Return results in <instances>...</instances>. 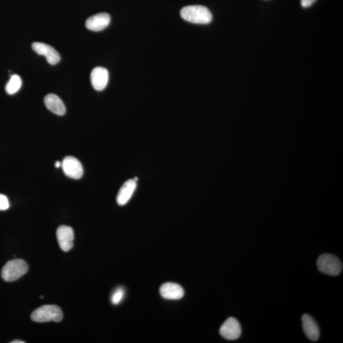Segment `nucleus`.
Here are the masks:
<instances>
[{"instance_id":"nucleus-1","label":"nucleus","mask_w":343,"mask_h":343,"mask_svg":"<svg viewBox=\"0 0 343 343\" xmlns=\"http://www.w3.org/2000/svg\"><path fill=\"white\" fill-rule=\"evenodd\" d=\"M181 16L184 20L197 25H207L213 20V15L207 7L190 6L181 9Z\"/></svg>"},{"instance_id":"nucleus-2","label":"nucleus","mask_w":343,"mask_h":343,"mask_svg":"<svg viewBox=\"0 0 343 343\" xmlns=\"http://www.w3.org/2000/svg\"><path fill=\"white\" fill-rule=\"evenodd\" d=\"M63 318V311L56 305H44L36 309L31 315V318L33 321L39 323L49 322L51 321L59 322Z\"/></svg>"},{"instance_id":"nucleus-3","label":"nucleus","mask_w":343,"mask_h":343,"mask_svg":"<svg viewBox=\"0 0 343 343\" xmlns=\"http://www.w3.org/2000/svg\"><path fill=\"white\" fill-rule=\"evenodd\" d=\"M28 264L23 259H13L7 263L2 270V278L6 282H13L25 275Z\"/></svg>"},{"instance_id":"nucleus-4","label":"nucleus","mask_w":343,"mask_h":343,"mask_svg":"<svg viewBox=\"0 0 343 343\" xmlns=\"http://www.w3.org/2000/svg\"><path fill=\"white\" fill-rule=\"evenodd\" d=\"M317 267L320 272L328 275H339L342 270L340 259L334 255L323 254L318 257Z\"/></svg>"},{"instance_id":"nucleus-5","label":"nucleus","mask_w":343,"mask_h":343,"mask_svg":"<svg viewBox=\"0 0 343 343\" xmlns=\"http://www.w3.org/2000/svg\"><path fill=\"white\" fill-rule=\"evenodd\" d=\"M62 168L67 177L79 180L83 175V168L81 162L73 156H66L62 162Z\"/></svg>"},{"instance_id":"nucleus-6","label":"nucleus","mask_w":343,"mask_h":343,"mask_svg":"<svg viewBox=\"0 0 343 343\" xmlns=\"http://www.w3.org/2000/svg\"><path fill=\"white\" fill-rule=\"evenodd\" d=\"M219 332L221 336L228 340H236L241 335V325L237 319L233 317L229 318L221 325Z\"/></svg>"},{"instance_id":"nucleus-7","label":"nucleus","mask_w":343,"mask_h":343,"mask_svg":"<svg viewBox=\"0 0 343 343\" xmlns=\"http://www.w3.org/2000/svg\"><path fill=\"white\" fill-rule=\"evenodd\" d=\"M32 49L36 53L45 56L48 63L51 65H55L61 61L60 54L51 45L45 43L35 42L32 44Z\"/></svg>"},{"instance_id":"nucleus-8","label":"nucleus","mask_w":343,"mask_h":343,"mask_svg":"<svg viewBox=\"0 0 343 343\" xmlns=\"http://www.w3.org/2000/svg\"><path fill=\"white\" fill-rule=\"evenodd\" d=\"M57 238L59 246L64 252L70 251L73 247L74 231L70 226H61L57 230Z\"/></svg>"},{"instance_id":"nucleus-9","label":"nucleus","mask_w":343,"mask_h":343,"mask_svg":"<svg viewBox=\"0 0 343 343\" xmlns=\"http://www.w3.org/2000/svg\"><path fill=\"white\" fill-rule=\"evenodd\" d=\"M110 22V16L108 14L102 13L90 17L86 21L85 26L88 30L98 32L108 27Z\"/></svg>"},{"instance_id":"nucleus-10","label":"nucleus","mask_w":343,"mask_h":343,"mask_svg":"<svg viewBox=\"0 0 343 343\" xmlns=\"http://www.w3.org/2000/svg\"><path fill=\"white\" fill-rule=\"evenodd\" d=\"M90 81L93 88L97 91H102L108 85L109 72L102 67H96L90 74Z\"/></svg>"},{"instance_id":"nucleus-11","label":"nucleus","mask_w":343,"mask_h":343,"mask_svg":"<svg viewBox=\"0 0 343 343\" xmlns=\"http://www.w3.org/2000/svg\"><path fill=\"white\" fill-rule=\"evenodd\" d=\"M159 293L163 298L168 300H179L184 296L183 287L177 283H165L161 286Z\"/></svg>"},{"instance_id":"nucleus-12","label":"nucleus","mask_w":343,"mask_h":343,"mask_svg":"<svg viewBox=\"0 0 343 343\" xmlns=\"http://www.w3.org/2000/svg\"><path fill=\"white\" fill-rule=\"evenodd\" d=\"M137 188V181L134 180H129L122 185L119 190L116 202L119 206H123L128 203L132 195L134 194Z\"/></svg>"},{"instance_id":"nucleus-13","label":"nucleus","mask_w":343,"mask_h":343,"mask_svg":"<svg viewBox=\"0 0 343 343\" xmlns=\"http://www.w3.org/2000/svg\"><path fill=\"white\" fill-rule=\"evenodd\" d=\"M302 328L309 339L317 340L320 337V329L315 320L308 314L302 316Z\"/></svg>"},{"instance_id":"nucleus-14","label":"nucleus","mask_w":343,"mask_h":343,"mask_svg":"<svg viewBox=\"0 0 343 343\" xmlns=\"http://www.w3.org/2000/svg\"><path fill=\"white\" fill-rule=\"evenodd\" d=\"M45 106L49 110L59 116H63L66 113L65 105L60 97L54 94H50L45 97Z\"/></svg>"},{"instance_id":"nucleus-15","label":"nucleus","mask_w":343,"mask_h":343,"mask_svg":"<svg viewBox=\"0 0 343 343\" xmlns=\"http://www.w3.org/2000/svg\"><path fill=\"white\" fill-rule=\"evenodd\" d=\"M22 87V80L20 76L14 75L11 76V79L7 83L6 90L9 95L15 94L20 90Z\"/></svg>"},{"instance_id":"nucleus-16","label":"nucleus","mask_w":343,"mask_h":343,"mask_svg":"<svg viewBox=\"0 0 343 343\" xmlns=\"http://www.w3.org/2000/svg\"><path fill=\"white\" fill-rule=\"evenodd\" d=\"M125 296V290L122 287H118L112 294L111 301L114 305L120 304Z\"/></svg>"},{"instance_id":"nucleus-17","label":"nucleus","mask_w":343,"mask_h":343,"mask_svg":"<svg viewBox=\"0 0 343 343\" xmlns=\"http://www.w3.org/2000/svg\"><path fill=\"white\" fill-rule=\"evenodd\" d=\"M10 207L8 198L6 195L0 194V211H6Z\"/></svg>"},{"instance_id":"nucleus-18","label":"nucleus","mask_w":343,"mask_h":343,"mask_svg":"<svg viewBox=\"0 0 343 343\" xmlns=\"http://www.w3.org/2000/svg\"><path fill=\"white\" fill-rule=\"evenodd\" d=\"M316 0H301V4L302 7L307 8V7H310L312 4L315 2Z\"/></svg>"},{"instance_id":"nucleus-19","label":"nucleus","mask_w":343,"mask_h":343,"mask_svg":"<svg viewBox=\"0 0 343 343\" xmlns=\"http://www.w3.org/2000/svg\"><path fill=\"white\" fill-rule=\"evenodd\" d=\"M62 165V163H61L60 161H57L56 162V164H55V166H56V168H59L61 167Z\"/></svg>"},{"instance_id":"nucleus-20","label":"nucleus","mask_w":343,"mask_h":343,"mask_svg":"<svg viewBox=\"0 0 343 343\" xmlns=\"http://www.w3.org/2000/svg\"><path fill=\"white\" fill-rule=\"evenodd\" d=\"M12 343H25V341H23V340H13V341L11 342Z\"/></svg>"}]
</instances>
